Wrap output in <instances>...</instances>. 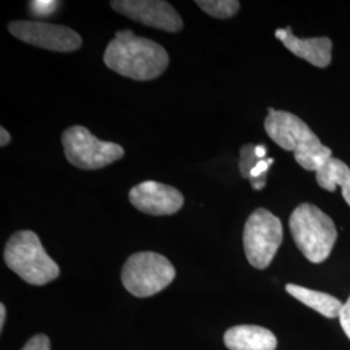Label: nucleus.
I'll return each mask as SVG.
<instances>
[{"mask_svg":"<svg viewBox=\"0 0 350 350\" xmlns=\"http://www.w3.org/2000/svg\"><path fill=\"white\" fill-rule=\"evenodd\" d=\"M315 174L319 187L329 192H335L338 186L341 188L342 198L350 206V167L347 163L331 157Z\"/></svg>","mask_w":350,"mask_h":350,"instance_id":"obj_14","label":"nucleus"},{"mask_svg":"<svg viewBox=\"0 0 350 350\" xmlns=\"http://www.w3.org/2000/svg\"><path fill=\"white\" fill-rule=\"evenodd\" d=\"M104 63L116 73L135 81H150L163 75L169 55L161 44L138 37L131 30H121L104 52Z\"/></svg>","mask_w":350,"mask_h":350,"instance_id":"obj_1","label":"nucleus"},{"mask_svg":"<svg viewBox=\"0 0 350 350\" xmlns=\"http://www.w3.org/2000/svg\"><path fill=\"white\" fill-rule=\"evenodd\" d=\"M121 279L135 297H150L163 291L175 279V269L163 254L139 252L127 258Z\"/></svg>","mask_w":350,"mask_h":350,"instance_id":"obj_5","label":"nucleus"},{"mask_svg":"<svg viewBox=\"0 0 350 350\" xmlns=\"http://www.w3.org/2000/svg\"><path fill=\"white\" fill-rule=\"evenodd\" d=\"M283 240L280 219L266 209L252 213L244 227V250L250 265L256 269H266L275 257Z\"/></svg>","mask_w":350,"mask_h":350,"instance_id":"obj_7","label":"nucleus"},{"mask_svg":"<svg viewBox=\"0 0 350 350\" xmlns=\"http://www.w3.org/2000/svg\"><path fill=\"white\" fill-rule=\"evenodd\" d=\"M0 146L1 147H5V146H8L10 144V142H11V135H10V133L4 129V127H0Z\"/></svg>","mask_w":350,"mask_h":350,"instance_id":"obj_21","label":"nucleus"},{"mask_svg":"<svg viewBox=\"0 0 350 350\" xmlns=\"http://www.w3.org/2000/svg\"><path fill=\"white\" fill-rule=\"evenodd\" d=\"M116 12L143 25L166 33H178L183 29V20L174 7L163 0H113Z\"/></svg>","mask_w":350,"mask_h":350,"instance_id":"obj_9","label":"nucleus"},{"mask_svg":"<svg viewBox=\"0 0 350 350\" xmlns=\"http://www.w3.org/2000/svg\"><path fill=\"white\" fill-rule=\"evenodd\" d=\"M289 228L297 248L313 263L325 261L338 240L334 221L309 202L301 204L291 214Z\"/></svg>","mask_w":350,"mask_h":350,"instance_id":"obj_3","label":"nucleus"},{"mask_svg":"<svg viewBox=\"0 0 350 350\" xmlns=\"http://www.w3.org/2000/svg\"><path fill=\"white\" fill-rule=\"evenodd\" d=\"M340 323L345 332V335L350 338V296L349 300L347 301L342 306V310L340 313Z\"/></svg>","mask_w":350,"mask_h":350,"instance_id":"obj_20","label":"nucleus"},{"mask_svg":"<svg viewBox=\"0 0 350 350\" xmlns=\"http://www.w3.org/2000/svg\"><path fill=\"white\" fill-rule=\"evenodd\" d=\"M7 266L26 283L44 286L60 275L59 265L43 248L37 234L29 230L13 234L4 250Z\"/></svg>","mask_w":350,"mask_h":350,"instance_id":"obj_4","label":"nucleus"},{"mask_svg":"<svg viewBox=\"0 0 350 350\" xmlns=\"http://www.w3.org/2000/svg\"><path fill=\"white\" fill-rule=\"evenodd\" d=\"M129 199L138 211L150 215H172L185 204L183 195L176 188L154 180H146L131 188Z\"/></svg>","mask_w":350,"mask_h":350,"instance_id":"obj_10","label":"nucleus"},{"mask_svg":"<svg viewBox=\"0 0 350 350\" xmlns=\"http://www.w3.org/2000/svg\"><path fill=\"white\" fill-rule=\"evenodd\" d=\"M273 163H274L273 159H263L253 167V170L250 172V179H248L253 189L260 191L265 188L266 180H267V170L273 165Z\"/></svg>","mask_w":350,"mask_h":350,"instance_id":"obj_17","label":"nucleus"},{"mask_svg":"<svg viewBox=\"0 0 350 350\" xmlns=\"http://www.w3.org/2000/svg\"><path fill=\"white\" fill-rule=\"evenodd\" d=\"M65 157L75 167L96 170L124 157V148L113 142H104L94 137L83 126L66 129L62 137Z\"/></svg>","mask_w":350,"mask_h":350,"instance_id":"obj_6","label":"nucleus"},{"mask_svg":"<svg viewBox=\"0 0 350 350\" xmlns=\"http://www.w3.org/2000/svg\"><path fill=\"white\" fill-rule=\"evenodd\" d=\"M261 161V159L256 154V146L254 144H245L240 150V161H239V169L240 174L244 179H250V172L257 163Z\"/></svg>","mask_w":350,"mask_h":350,"instance_id":"obj_16","label":"nucleus"},{"mask_svg":"<svg viewBox=\"0 0 350 350\" xmlns=\"http://www.w3.org/2000/svg\"><path fill=\"white\" fill-rule=\"evenodd\" d=\"M256 154H257V157L258 159H266V154H267V148L263 146V144H258V146H256Z\"/></svg>","mask_w":350,"mask_h":350,"instance_id":"obj_22","label":"nucleus"},{"mask_svg":"<svg viewBox=\"0 0 350 350\" xmlns=\"http://www.w3.org/2000/svg\"><path fill=\"white\" fill-rule=\"evenodd\" d=\"M196 4L214 18H230L240 8L238 0H198Z\"/></svg>","mask_w":350,"mask_h":350,"instance_id":"obj_15","label":"nucleus"},{"mask_svg":"<svg viewBox=\"0 0 350 350\" xmlns=\"http://www.w3.org/2000/svg\"><path fill=\"white\" fill-rule=\"evenodd\" d=\"M224 341L230 350H275V335L260 325H235L226 331Z\"/></svg>","mask_w":350,"mask_h":350,"instance_id":"obj_12","label":"nucleus"},{"mask_svg":"<svg viewBox=\"0 0 350 350\" xmlns=\"http://www.w3.org/2000/svg\"><path fill=\"white\" fill-rule=\"evenodd\" d=\"M275 37L283 42L287 50L297 57L306 60L318 68H325L332 60V42L328 38H309L301 39L292 33V27L278 29Z\"/></svg>","mask_w":350,"mask_h":350,"instance_id":"obj_11","label":"nucleus"},{"mask_svg":"<svg viewBox=\"0 0 350 350\" xmlns=\"http://www.w3.org/2000/svg\"><path fill=\"white\" fill-rule=\"evenodd\" d=\"M23 350H51L50 338L46 335H36L26 342Z\"/></svg>","mask_w":350,"mask_h":350,"instance_id":"obj_19","label":"nucleus"},{"mask_svg":"<svg viewBox=\"0 0 350 350\" xmlns=\"http://www.w3.org/2000/svg\"><path fill=\"white\" fill-rule=\"evenodd\" d=\"M286 291L296 300L301 301L308 308L313 309L315 312L322 314L325 318L334 319L340 317L342 310V304L336 297L323 293L319 291H313L309 288L301 287L296 284H287Z\"/></svg>","mask_w":350,"mask_h":350,"instance_id":"obj_13","label":"nucleus"},{"mask_svg":"<svg viewBox=\"0 0 350 350\" xmlns=\"http://www.w3.org/2000/svg\"><path fill=\"white\" fill-rule=\"evenodd\" d=\"M59 4L60 3L55 0H34L29 1V11L34 17L44 18L50 17L59 8Z\"/></svg>","mask_w":350,"mask_h":350,"instance_id":"obj_18","label":"nucleus"},{"mask_svg":"<svg viewBox=\"0 0 350 350\" xmlns=\"http://www.w3.org/2000/svg\"><path fill=\"white\" fill-rule=\"evenodd\" d=\"M5 322V306L4 304H0V329H3Z\"/></svg>","mask_w":350,"mask_h":350,"instance_id":"obj_23","label":"nucleus"},{"mask_svg":"<svg viewBox=\"0 0 350 350\" xmlns=\"http://www.w3.org/2000/svg\"><path fill=\"white\" fill-rule=\"evenodd\" d=\"M265 130L280 148L293 152L295 160L305 170L317 172L332 157V150L323 146L310 127L292 113L269 108Z\"/></svg>","mask_w":350,"mask_h":350,"instance_id":"obj_2","label":"nucleus"},{"mask_svg":"<svg viewBox=\"0 0 350 350\" xmlns=\"http://www.w3.org/2000/svg\"><path fill=\"white\" fill-rule=\"evenodd\" d=\"M13 37L44 50L73 52L82 46V38L73 29L40 21H13L8 26Z\"/></svg>","mask_w":350,"mask_h":350,"instance_id":"obj_8","label":"nucleus"}]
</instances>
